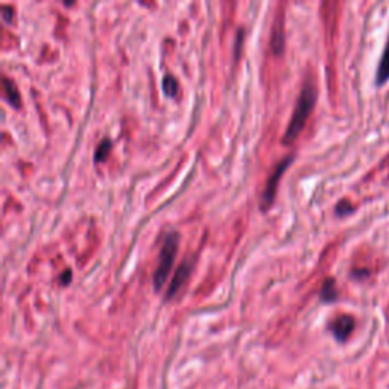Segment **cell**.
Returning <instances> with one entry per match:
<instances>
[{"label": "cell", "instance_id": "1", "mask_svg": "<svg viewBox=\"0 0 389 389\" xmlns=\"http://www.w3.org/2000/svg\"><path fill=\"white\" fill-rule=\"evenodd\" d=\"M316 104V89L312 82H306L301 89L298 101L295 105V111L287 125V130L283 137V145H292L298 139L303 128L306 126L307 119L312 115Z\"/></svg>", "mask_w": 389, "mask_h": 389}, {"label": "cell", "instance_id": "2", "mask_svg": "<svg viewBox=\"0 0 389 389\" xmlns=\"http://www.w3.org/2000/svg\"><path fill=\"white\" fill-rule=\"evenodd\" d=\"M180 245V235L178 233H169L165 239V244H163L160 250V259L157 270L154 272V289L155 291H160V289L165 286V283L167 281L169 274L174 266V261L176 257V251H178Z\"/></svg>", "mask_w": 389, "mask_h": 389}, {"label": "cell", "instance_id": "3", "mask_svg": "<svg viewBox=\"0 0 389 389\" xmlns=\"http://www.w3.org/2000/svg\"><path fill=\"white\" fill-rule=\"evenodd\" d=\"M292 161H294L292 155H289V157H286L285 160H281L279 165L275 166L272 174L270 175V178H268L266 186L263 189V193H261V198H260V209L263 211L271 209L272 202L275 200V195H277V187H279V182L281 180V176H283V174H285L287 166L291 165Z\"/></svg>", "mask_w": 389, "mask_h": 389}, {"label": "cell", "instance_id": "4", "mask_svg": "<svg viewBox=\"0 0 389 389\" xmlns=\"http://www.w3.org/2000/svg\"><path fill=\"white\" fill-rule=\"evenodd\" d=\"M192 270H193V259L184 260L178 270H176L174 279L171 280V285H169L167 294H166V300H172L174 296L180 292V289L182 287L184 283L187 281L190 274H192Z\"/></svg>", "mask_w": 389, "mask_h": 389}, {"label": "cell", "instance_id": "5", "mask_svg": "<svg viewBox=\"0 0 389 389\" xmlns=\"http://www.w3.org/2000/svg\"><path fill=\"white\" fill-rule=\"evenodd\" d=\"M355 329V320L350 315H341L330 324V330L338 341H345Z\"/></svg>", "mask_w": 389, "mask_h": 389}, {"label": "cell", "instance_id": "6", "mask_svg": "<svg viewBox=\"0 0 389 389\" xmlns=\"http://www.w3.org/2000/svg\"><path fill=\"white\" fill-rule=\"evenodd\" d=\"M283 14H279L277 19H275L274 30H272V38H271V47L275 55H280L283 52V47H285V34H283Z\"/></svg>", "mask_w": 389, "mask_h": 389}, {"label": "cell", "instance_id": "7", "mask_svg": "<svg viewBox=\"0 0 389 389\" xmlns=\"http://www.w3.org/2000/svg\"><path fill=\"white\" fill-rule=\"evenodd\" d=\"M2 84H3V93H5L6 101H8L12 107L20 108V93L16 87V84L10 81L8 78H5V76L2 80Z\"/></svg>", "mask_w": 389, "mask_h": 389}, {"label": "cell", "instance_id": "8", "mask_svg": "<svg viewBox=\"0 0 389 389\" xmlns=\"http://www.w3.org/2000/svg\"><path fill=\"white\" fill-rule=\"evenodd\" d=\"M389 80V43L385 49V54L381 56V61L377 70V84H384Z\"/></svg>", "mask_w": 389, "mask_h": 389}, {"label": "cell", "instance_id": "9", "mask_svg": "<svg viewBox=\"0 0 389 389\" xmlns=\"http://www.w3.org/2000/svg\"><path fill=\"white\" fill-rule=\"evenodd\" d=\"M336 283L333 279H327L324 281L322 289H321V298L324 301H333L336 300Z\"/></svg>", "mask_w": 389, "mask_h": 389}, {"label": "cell", "instance_id": "10", "mask_svg": "<svg viewBox=\"0 0 389 389\" xmlns=\"http://www.w3.org/2000/svg\"><path fill=\"white\" fill-rule=\"evenodd\" d=\"M110 151H111V141L108 139H104L101 143L97 145V148H96L95 161L96 163H104L105 160H107Z\"/></svg>", "mask_w": 389, "mask_h": 389}, {"label": "cell", "instance_id": "11", "mask_svg": "<svg viewBox=\"0 0 389 389\" xmlns=\"http://www.w3.org/2000/svg\"><path fill=\"white\" fill-rule=\"evenodd\" d=\"M163 91L171 97L176 96V93H178V82H176L175 76L166 75L163 78Z\"/></svg>", "mask_w": 389, "mask_h": 389}, {"label": "cell", "instance_id": "12", "mask_svg": "<svg viewBox=\"0 0 389 389\" xmlns=\"http://www.w3.org/2000/svg\"><path fill=\"white\" fill-rule=\"evenodd\" d=\"M351 211H353V206L350 204V201H346V200L341 201L336 206V215L338 216H345V215L351 213Z\"/></svg>", "mask_w": 389, "mask_h": 389}, {"label": "cell", "instance_id": "13", "mask_svg": "<svg viewBox=\"0 0 389 389\" xmlns=\"http://www.w3.org/2000/svg\"><path fill=\"white\" fill-rule=\"evenodd\" d=\"M2 11H3V19H5V22H8V23H10L11 20H12V16H14V14H12L14 11L10 8V6H3Z\"/></svg>", "mask_w": 389, "mask_h": 389}, {"label": "cell", "instance_id": "14", "mask_svg": "<svg viewBox=\"0 0 389 389\" xmlns=\"http://www.w3.org/2000/svg\"><path fill=\"white\" fill-rule=\"evenodd\" d=\"M242 31H239V35H237V43H236V56L239 55L240 52V41H242Z\"/></svg>", "mask_w": 389, "mask_h": 389}, {"label": "cell", "instance_id": "15", "mask_svg": "<svg viewBox=\"0 0 389 389\" xmlns=\"http://www.w3.org/2000/svg\"><path fill=\"white\" fill-rule=\"evenodd\" d=\"M70 275H72V274H70V271H66L64 277H62V281H61L62 285H69V281H70Z\"/></svg>", "mask_w": 389, "mask_h": 389}]
</instances>
